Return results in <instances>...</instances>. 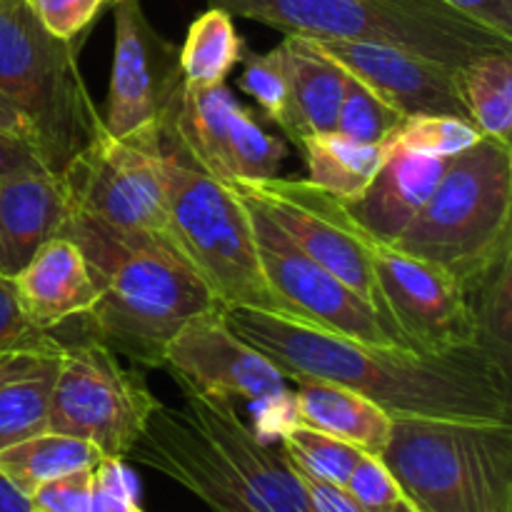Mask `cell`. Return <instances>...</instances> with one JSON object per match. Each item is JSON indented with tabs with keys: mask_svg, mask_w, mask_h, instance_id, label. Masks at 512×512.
<instances>
[{
	"mask_svg": "<svg viewBox=\"0 0 512 512\" xmlns=\"http://www.w3.org/2000/svg\"><path fill=\"white\" fill-rule=\"evenodd\" d=\"M118 0H30L43 28L58 40H83L100 10Z\"/></svg>",
	"mask_w": 512,
	"mask_h": 512,
	"instance_id": "obj_35",
	"label": "cell"
},
{
	"mask_svg": "<svg viewBox=\"0 0 512 512\" xmlns=\"http://www.w3.org/2000/svg\"><path fill=\"white\" fill-rule=\"evenodd\" d=\"M298 148L303 150L308 168L305 180L343 200L358 198L385 160L380 145L355 143L335 130L308 135L300 140Z\"/></svg>",
	"mask_w": 512,
	"mask_h": 512,
	"instance_id": "obj_23",
	"label": "cell"
},
{
	"mask_svg": "<svg viewBox=\"0 0 512 512\" xmlns=\"http://www.w3.org/2000/svg\"><path fill=\"white\" fill-rule=\"evenodd\" d=\"M13 280L25 313L50 333L88 315L103 293L88 258L70 235H55L40 245Z\"/></svg>",
	"mask_w": 512,
	"mask_h": 512,
	"instance_id": "obj_19",
	"label": "cell"
},
{
	"mask_svg": "<svg viewBox=\"0 0 512 512\" xmlns=\"http://www.w3.org/2000/svg\"><path fill=\"white\" fill-rule=\"evenodd\" d=\"M158 405L143 375L125 368L103 340L85 335L60 348L48 433L80 438L103 458L125 460Z\"/></svg>",
	"mask_w": 512,
	"mask_h": 512,
	"instance_id": "obj_10",
	"label": "cell"
},
{
	"mask_svg": "<svg viewBox=\"0 0 512 512\" xmlns=\"http://www.w3.org/2000/svg\"><path fill=\"white\" fill-rule=\"evenodd\" d=\"M480 138L483 133L465 118L408 115L390 130L380 148H383V155L413 153L428 155V158H453L478 143Z\"/></svg>",
	"mask_w": 512,
	"mask_h": 512,
	"instance_id": "obj_29",
	"label": "cell"
},
{
	"mask_svg": "<svg viewBox=\"0 0 512 512\" xmlns=\"http://www.w3.org/2000/svg\"><path fill=\"white\" fill-rule=\"evenodd\" d=\"M278 438L280 450L295 470L310 475V478L325 480V483L343 485V488L358 460L363 458V450L355 445L308 428L303 423H293Z\"/></svg>",
	"mask_w": 512,
	"mask_h": 512,
	"instance_id": "obj_30",
	"label": "cell"
},
{
	"mask_svg": "<svg viewBox=\"0 0 512 512\" xmlns=\"http://www.w3.org/2000/svg\"><path fill=\"white\" fill-rule=\"evenodd\" d=\"M460 93L470 123L488 138L512 143V50H490L463 65Z\"/></svg>",
	"mask_w": 512,
	"mask_h": 512,
	"instance_id": "obj_25",
	"label": "cell"
},
{
	"mask_svg": "<svg viewBox=\"0 0 512 512\" xmlns=\"http://www.w3.org/2000/svg\"><path fill=\"white\" fill-rule=\"evenodd\" d=\"M60 175L68 185L73 213L118 233L178 248L165 200L163 123L123 138H113L100 128Z\"/></svg>",
	"mask_w": 512,
	"mask_h": 512,
	"instance_id": "obj_9",
	"label": "cell"
},
{
	"mask_svg": "<svg viewBox=\"0 0 512 512\" xmlns=\"http://www.w3.org/2000/svg\"><path fill=\"white\" fill-rule=\"evenodd\" d=\"M230 328L285 380H325L373 400L390 418L512 423L510 375L478 345L413 350L343 338L290 315L225 308Z\"/></svg>",
	"mask_w": 512,
	"mask_h": 512,
	"instance_id": "obj_1",
	"label": "cell"
},
{
	"mask_svg": "<svg viewBox=\"0 0 512 512\" xmlns=\"http://www.w3.org/2000/svg\"><path fill=\"white\" fill-rule=\"evenodd\" d=\"M168 223L175 245L225 308L288 315L265 280L248 208L233 188L205 173L163 120Z\"/></svg>",
	"mask_w": 512,
	"mask_h": 512,
	"instance_id": "obj_6",
	"label": "cell"
},
{
	"mask_svg": "<svg viewBox=\"0 0 512 512\" xmlns=\"http://www.w3.org/2000/svg\"><path fill=\"white\" fill-rule=\"evenodd\" d=\"M375 283L395 328L418 350H455L478 345L468 288L443 265L373 240Z\"/></svg>",
	"mask_w": 512,
	"mask_h": 512,
	"instance_id": "obj_14",
	"label": "cell"
},
{
	"mask_svg": "<svg viewBox=\"0 0 512 512\" xmlns=\"http://www.w3.org/2000/svg\"><path fill=\"white\" fill-rule=\"evenodd\" d=\"M230 188L243 200L258 205L305 255L338 275L365 303H370V308L388 325L400 345L413 348L395 328L380 298L373 263H370L373 238L360 230V225L345 208L343 198L318 188L310 180L280 178V175L255 180V183H230Z\"/></svg>",
	"mask_w": 512,
	"mask_h": 512,
	"instance_id": "obj_11",
	"label": "cell"
},
{
	"mask_svg": "<svg viewBox=\"0 0 512 512\" xmlns=\"http://www.w3.org/2000/svg\"><path fill=\"white\" fill-rule=\"evenodd\" d=\"M243 60V40L228 10L210 5L190 23L178 50L180 78L188 85L225 83L230 70Z\"/></svg>",
	"mask_w": 512,
	"mask_h": 512,
	"instance_id": "obj_26",
	"label": "cell"
},
{
	"mask_svg": "<svg viewBox=\"0 0 512 512\" xmlns=\"http://www.w3.org/2000/svg\"><path fill=\"white\" fill-rule=\"evenodd\" d=\"M100 460L103 453L95 445L48 430L0 450V470L28 495L50 480L95 468Z\"/></svg>",
	"mask_w": 512,
	"mask_h": 512,
	"instance_id": "obj_24",
	"label": "cell"
},
{
	"mask_svg": "<svg viewBox=\"0 0 512 512\" xmlns=\"http://www.w3.org/2000/svg\"><path fill=\"white\" fill-rule=\"evenodd\" d=\"M445 3L512 40V0H445Z\"/></svg>",
	"mask_w": 512,
	"mask_h": 512,
	"instance_id": "obj_39",
	"label": "cell"
},
{
	"mask_svg": "<svg viewBox=\"0 0 512 512\" xmlns=\"http://www.w3.org/2000/svg\"><path fill=\"white\" fill-rule=\"evenodd\" d=\"M240 88L260 105L265 118L285 130L290 108V83L283 45L278 43L268 53L248 55L243 75H240Z\"/></svg>",
	"mask_w": 512,
	"mask_h": 512,
	"instance_id": "obj_32",
	"label": "cell"
},
{
	"mask_svg": "<svg viewBox=\"0 0 512 512\" xmlns=\"http://www.w3.org/2000/svg\"><path fill=\"white\" fill-rule=\"evenodd\" d=\"M58 358L60 353L45 355L33 368L0 385V450L48 430Z\"/></svg>",
	"mask_w": 512,
	"mask_h": 512,
	"instance_id": "obj_28",
	"label": "cell"
},
{
	"mask_svg": "<svg viewBox=\"0 0 512 512\" xmlns=\"http://www.w3.org/2000/svg\"><path fill=\"white\" fill-rule=\"evenodd\" d=\"M0 130H3V133L15 135V138L28 140V143H33V148H35L33 123H30L28 115H25L23 110H20L18 105H15L13 100L3 93V90H0Z\"/></svg>",
	"mask_w": 512,
	"mask_h": 512,
	"instance_id": "obj_41",
	"label": "cell"
},
{
	"mask_svg": "<svg viewBox=\"0 0 512 512\" xmlns=\"http://www.w3.org/2000/svg\"><path fill=\"white\" fill-rule=\"evenodd\" d=\"M45 355L53 353H0V385H3L5 380L15 378V375L25 373L28 368H33V365L38 363V360H43Z\"/></svg>",
	"mask_w": 512,
	"mask_h": 512,
	"instance_id": "obj_43",
	"label": "cell"
},
{
	"mask_svg": "<svg viewBox=\"0 0 512 512\" xmlns=\"http://www.w3.org/2000/svg\"><path fill=\"white\" fill-rule=\"evenodd\" d=\"M165 125L205 173L228 185L275 178L288 155L283 140L265 133L225 83H180Z\"/></svg>",
	"mask_w": 512,
	"mask_h": 512,
	"instance_id": "obj_12",
	"label": "cell"
},
{
	"mask_svg": "<svg viewBox=\"0 0 512 512\" xmlns=\"http://www.w3.org/2000/svg\"><path fill=\"white\" fill-rule=\"evenodd\" d=\"M35 505L28 493L18 488L8 475L0 470V512H33Z\"/></svg>",
	"mask_w": 512,
	"mask_h": 512,
	"instance_id": "obj_42",
	"label": "cell"
},
{
	"mask_svg": "<svg viewBox=\"0 0 512 512\" xmlns=\"http://www.w3.org/2000/svg\"><path fill=\"white\" fill-rule=\"evenodd\" d=\"M230 15L258 20L285 35L393 45L463 68L512 40L458 13L445 0H208Z\"/></svg>",
	"mask_w": 512,
	"mask_h": 512,
	"instance_id": "obj_4",
	"label": "cell"
},
{
	"mask_svg": "<svg viewBox=\"0 0 512 512\" xmlns=\"http://www.w3.org/2000/svg\"><path fill=\"white\" fill-rule=\"evenodd\" d=\"M400 120H403V115L390 108L363 80L345 73V88L338 120H335V133L345 135L355 143L380 145Z\"/></svg>",
	"mask_w": 512,
	"mask_h": 512,
	"instance_id": "obj_31",
	"label": "cell"
},
{
	"mask_svg": "<svg viewBox=\"0 0 512 512\" xmlns=\"http://www.w3.org/2000/svg\"><path fill=\"white\" fill-rule=\"evenodd\" d=\"M65 235L75 240L98 278L100 300L88 335L148 368H163L170 340L198 315L225 308L178 248L110 230L73 213Z\"/></svg>",
	"mask_w": 512,
	"mask_h": 512,
	"instance_id": "obj_3",
	"label": "cell"
},
{
	"mask_svg": "<svg viewBox=\"0 0 512 512\" xmlns=\"http://www.w3.org/2000/svg\"><path fill=\"white\" fill-rule=\"evenodd\" d=\"M90 512H143L138 505L135 478L125 468V460L103 458L95 465Z\"/></svg>",
	"mask_w": 512,
	"mask_h": 512,
	"instance_id": "obj_36",
	"label": "cell"
},
{
	"mask_svg": "<svg viewBox=\"0 0 512 512\" xmlns=\"http://www.w3.org/2000/svg\"><path fill=\"white\" fill-rule=\"evenodd\" d=\"M295 475H298L300 485H303L305 508H308V512H363L353 500V495H350L343 485H333L325 483V480L310 478V475L300 473V470H295Z\"/></svg>",
	"mask_w": 512,
	"mask_h": 512,
	"instance_id": "obj_38",
	"label": "cell"
},
{
	"mask_svg": "<svg viewBox=\"0 0 512 512\" xmlns=\"http://www.w3.org/2000/svg\"><path fill=\"white\" fill-rule=\"evenodd\" d=\"M33 512H45V510H38V508H35V510H33Z\"/></svg>",
	"mask_w": 512,
	"mask_h": 512,
	"instance_id": "obj_45",
	"label": "cell"
},
{
	"mask_svg": "<svg viewBox=\"0 0 512 512\" xmlns=\"http://www.w3.org/2000/svg\"><path fill=\"white\" fill-rule=\"evenodd\" d=\"M345 490L353 495V500L363 512H390L403 498V490H400L398 480L393 478L388 465L383 463V458L370 453H363V458L358 460L348 483H345Z\"/></svg>",
	"mask_w": 512,
	"mask_h": 512,
	"instance_id": "obj_34",
	"label": "cell"
},
{
	"mask_svg": "<svg viewBox=\"0 0 512 512\" xmlns=\"http://www.w3.org/2000/svg\"><path fill=\"white\" fill-rule=\"evenodd\" d=\"M448 160L413 153L385 155L368 188L358 198L345 200V208L363 233L378 243L393 245L438 188Z\"/></svg>",
	"mask_w": 512,
	"mask_h": 512,
	"instance_id": "obj_20",
	"label": "cell"
},
{
	"mask_svg": "<svg viewBox=\"0 0 512 512\" xmlns=\"http://www.w3.org/2000/svg\"><path fill=\"white\" fill-rule=\"evenodd\" d=\"M108 98L100 113L113 138L163 123L180 83L178 50L145 18L140 0H118Z\"/></svg>",
	"mask_w": 512,
	"mask_h": 512,
	"instance_id": "obj_15",
	"label": "cell"
},
{
	"mask_svg": "<svg viewBox=\"0 0 512 512\" xmlns=\"http://www.w3.org/2000/svg\"><path fill=\"white\" fill-rule=\"evenodd\" d=\"M475 315L478 348L505 373L512 368V250H505L473 283L465 285Z\"/></svg>",
	"mask_w": 512,
	"mask_h": 512,
	"instance_id": "obj_27",
	"label": "cell"
},
{
	"mask_svg": "<svg viewBox=\"0 0 512 512\" xmlns=\"http://www.w3.org/2000/svg\"><path fill=\"white\" fill-rule=\"evenodd\" d=\"M390 512H420L418 508H415V505L413 503H410V500L408 498H405V495H403V498H400L398 500V503H395V508L393 510H390Z\"/></svg>",
	"mask_w": 512,
	"mask_h": 512,
	"instance_id": "obj_44",
	"label": "cell"
},
{
	"mask_svg": "<svg viewBox=\"0 0 512 512\" xmlns=\"http://www.w3.org/2000/svg\"><path fill=\"white\" fill-rule=\"evenodd\" d=\"M313 43L345 73L363 80L403 118L453 115V118L470 120L460 93V68H450L438 60L393 45L353 43V40H313Z\"/></svg>",
	"mask_w": 512,
	"mask_h": 512,
	"instance_id": "obj_17",
	"label": "cell"
},
{
	"mask_svg": "<svg viewBox=\"0 0 512 512\" xmlns=\"http://www.w3.org/2000/svg\"><path fill=\"white\" fill-rule=\"evenodd\" d=\"M173 380L183 403H160L125 460L183 485L210 512H308L283 450L243 423L233 400Z\"/></svg>",
	"mask_w": 512,
	"mask_h": 512,
	"instance_id": "obj_2",
	"label": "cell"
},
{
	"mask_svg": "<svg viewBox=\"0 0 512 512\" xmlns=\"http://www.w3.org/2000/svg\"><path fill=\"white\" fill-rule=\"evenodd\" d=\"M243 203L253 223L255 248L265 280L283 300L290 318H300L358 343L400 345L370 303H365L348 283L305 255L258 205L248 200Z\"/></svg>",
	"mask_w": 512,
	"mask_h": 512,
	"instance_id": "obj_13",
	"label": "cell"
},
{
	"mask_svg": "<svg viewBox=\"0 0 512 512\" xmlns=\"http://www.w3.org/2000/svg\"><path fill=\"white\" fill-rule=\"evenodd\" d=\"M295 385L298 390L293 393V403L298 423L345 440L363 453H383L393 418L380 405L325 380H298Z\"/></svg>",
	"mask_w": 512,
	"mask_h": 512,
	"instance_id": "obj_22",
	"label": "cell"
},
{
	"mask_svg": "<svg viewBox=\"0 0 512 512\" xmlns=\"http://www.w3.org/2000/svg\"><path fill=\"white\" fill-rule=\"evenodd\" d=\"M95 468L78 470L63 475L58 480L40 485L30 493V500L38 510L45 512H90V495H93Z\"/></svg>",
	"mask_w": 512,
	"mask_h": 512,
	"instance_id": "obj_37",
	"label": "cell"
},
{
	"mask_svg": "<svg viewBox=\"0 0 512 512\" xmlns=\"http://www.w3.org/2000/svg\"><path fill=\"white\" fill-rule=\"evenodd\" d=\"M290 108L283 133L298 145L308 135L333 133L345 88V70L310 38L285 35Z\"/></svg>",
	"mask_w": 512,
	"mask_h": 512,
	"instance_id": "obj_21",
	"label": "cell"
},
{
	"mask_svg": "<svg viewBox=\"0 0 512 512\" xmlns=\"http://www.w3.org/2000/svg\"><path fill=\"white\" fill-rule=\"evenodd\" d=\"M380 458L420 512H512V423L393 418Z\"/></svg>",
	"mask_w": 512,
	"mask_h": 512,
	"instance_id": "obj_5",
	"label": "cell"
},
{
	"mask_svg": "<svg viewBox=\"0 0 512 512\" xmlns=\"http://www.w3.org/2000/svg\"><path fill=\"white\" fill-rule=\"evenodd\" d=\"M73 215L63 175L30 170L0 180V275L15 278L43 243L65 235Z\"/></svg>",
	"mask_w": 512,
	"mask_h": 512,
	"instance_id": "obj_18",
	"label": "cell"
},
{
	"mask_svg": "<svg viewBox=\"0 0 512 512\" xmlns=\"http://www.w3.org/2000/svg\"><path fill=\"white\" fill-rule=\"evenodd\" d=\"M30 170H48L33 143L0 130V180L30 173Z\"/></svg>",
	"mask_w": 512,
	"mask_h": 512,
	"instance_id": "obj_40",
	"label": "cell"
},
{
	"mask_svg": "<svg viewBox=\"0 0 512 512\" xmlns=\"http://www.w3.org/2000/svg\"><path fill=\"white\" fill-rule=\"evenodd\" d=\"M60 348L63 343L25 313L15 280L0 275V353H58Z\"/></svg>",
	"mask_w": 512,
	"mask_h": 512,
	"instance_id": "obj_33",
	"label": "cell"
},
{
	"mask_svg": "<svg viewBox=\"0 0 512 512\" xmlns=\"http://www.w3.org/2000/svg\"><path fill=\"white\" fill-rule=\"evenodd\" d=\"M80 43L53 38L30 0H0V90L33 123L50 173H63L103 128L80 75Z\"/></svg>",
	"mask_w": 512,
	"mask_h": 512,
	"instance_id": "obj_8",
	"label": "cell"
},
{
	"mask_svg": "<svg viewBox=\"0 0 512 512\" xmlns=\"http://www.w3.org/2000/svg\"><path fill=\"white\" fill-rule=\"evenodd\" d=\"M512 143L483 138L448 160L438 188L393 248L443 265L465 285L512 250Z\"/></svg>",
	"mask_w": 512,
	"mask_h": 512,
	"instance_id": "obj_7",
	"label": "cell"
},
{
	"mask_svg": "<svg viewBox=\"0 0 512 512\" xmlns=\"http://www.w3.org/2000/svg\"><path fill=\"white\" fill-rule=\"evenodd\" d=\"M163 368L200 393L228 400L263 405L290 393L285 375L230 328L225 308L185 323L165 350Z\"/></svg>",
	"mask_w": 512,
	"mask_h": 512,
	"instance_id": "obj_16",
	"label": "cell"
}]
</instances>
